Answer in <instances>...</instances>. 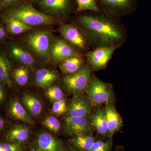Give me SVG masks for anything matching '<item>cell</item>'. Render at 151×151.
Returning <instances> with one entry per match:
<instances>
[{
  "mask_svg": "<svg viewBox=\"0 0 151 151\" xmlns=\"http://www.w3.org/2000/svg\"><path fill=\"white\" fill-rule=\"evenodd\" d=\"M78 22L101 45L111 46L122 39L121 31L104 15L81 16Z\"/></svg>",
  "mask_w": 151,
  "mask_h": 151,
  "instance_id": "cell-1",
  "label": "cell"
},
{
  "mask_svg": "<svg viewBox=\"0 0 151 151\" xmlns=\"http://www.w3.org/2000/svg\"><path fill=\"white\" fill-rule=\"evenodd\" d=\"M3 11V18H12L29 26L52 24L56 22L55 17L36 9L29 1H25Z\"/></svg>",
  "mask_w": 151,
  "mask_h": 151,
  "instance_id": "cell-2",
  "label": "cell"
},
{
  "mask_svg": "<svg viewBox=\"0 0 151 151\" xmlns=\"http://www.w3.org/2000/svg\"><path fill=\"white\" fill-rule=\"evenodd\" d=\"M25 41L29 48L42 59H47L50 55L52 42L51 35L47 31L31 32L26 37Z\"/></svg>",
  "mask_w": 151,
  "mask_h": 151,
  "instance_id": "cell-3",
  "label": "cell"
},
{
  "mask_svg": "<svg viewBox=\"0 0 151 151\" xmlns=\"http://www.w3.org/2000/svg\"><path fill=\"white\" fill-rule=\"evenodd\" d=\"M91 68L85 65L76 73L64 76L63 78V84L67 91L77 95L86 90L91 80Z\"/></svg>",
  "mask_w": 151,
  "mask_h": 151,
  "instance_id": "cell-4",
  "label": "cell"
},
{
  "mask_svg": "<svg viewBox=\"0 0 151 151\" xmlns=\"http://www.w3.org/2000/svg\"><path fill=\"white\" fill-rule=\"evenodd\" d=\"M31 1L36 4L42 12L55 17L65 18L73 11V0Z\"/></svg>",
  "mask_w": 151,
  "mask_h": 151,
  "instance_id": "cell-5",
  "label": "cell"
},
{
  "mask_svg": "<svg viewBox=\"0 0 151 151\" xmlns=\"http://www.w3.org/2000/svg\"><path fill=\"white\" fill-rule=\"evenodd\" d=\"M87 95L94 105L110 103L113 92L108 84L96 77L91 78L86 89Z\"/></svg>",
  "mask_w": 151,
  "mask_h": 151,
  "instance_id": "cell-6",
  "label": "cell"
},
{
  "mask_svg": "<svg viewBox=\"0 0 151 151\" xmlns=\"http://www.w3.org/2000/svg\"><path fill=\"white\" fill-rule=\"evenodd\" d=\"M64 129L68 136L86 134H89L92 131L91 119L88 116H67L64 123Z\"/></svg>",
  "mask_w": 151,
  "mask_h": 151,
  "instance_id": "cell-7",
  "label": "cell"
},
{
  "mask_svg": "<svg viewBox=\"0 0 151 151\" xmlns=\"http://www.w3.org/2000/svg\"><path fill=\"white\" fill-rule=\"evenodd\" d=\"M50 55L52 62L55 63L70 57L81 56L72 45L60 39L55 40L52 42Z\"/></svg>",
  "mask_w": 151,
  "mask_h": 151,
  "instance_id": "cell-8",
  "label": "cell"
},
{
  "mask_svg": "<svg viewBox=\"0 0 151 151\" xmlns=\"http://www.w3.org/2000/svg\"><path fill=\"white\" fill-rule=\"evenodd\" d=\"M58 31L65 41L71 45L83 49L86 47V40L80 30L73 24H62Z\"/></svg>",
  "mask_w": 151,
  "mask_h": 151,
  "instance_id": "cell-9",
  "label": "cell"
},
{
  "mask_svg": "<svg viewBox=\"0 0 151 151\" xmlns=\"http://www.w3.org/2000/svg\"><path fill=\"white\" fill-rule=\"evenodd\" d=\"M35 147L44 151H67L62 141L47 132L38 135Z\"/></svg>",
  "mask_w": 151,
  "mask_h": 151,
  "instance_id": "cell-10",
  "label": "cell"
},
{
  "mask_svg": "<svg viewBox=\"0 0 151 151\" xmlns=\"http://www.w3.org/2000/svg\"><path fill=\"white\" fill-rule=\"evenodd\" d=\"M116 47L114 45L103 47L89 52L87 58L93 68L99 69L105 67L116 49Z\"/></svg>",
  "mask_w": 151,
  "mask_h": 151,
  "instance_id": "cell-11",
  "label": "cell"
},
{
  "mask_svg": "<svg viewBox=\"0 0 151 151\" xmlns=\"http://www.w3.org/2000/svg\"><path fill=\"white\" fill-rule=\"evenodd\" d=\"M137 0H98L104 11L113 14H122L130 12L134 8Z\"/></svg>",
  "mask_w": 151,
  "mask_h": 151,
  "instance_id": "cell-12",
  "label": "cell"
},
{
  "mask_svg": "<svg viewBox=\"0 0 151 151\" xmlns=\"http://www.w3.org/2000/svg\"><path fill=\"white\" fill-rule=\"evenodd\" d=\"M92 111V106L85 99L75 95L68 103L67 116H88Z\"/></svg>",
  "mask_w": 151,
  "mask_h": 151,
  "instance_id": "cell-13",
  "label": "cell"
},
{
  "mask_svg": "<svg viewBox=\"0 0 151 151\" xmlns=\"http://www.w3.org/2000/svg\"><path fill=\"white\" fill-rule=\"evenodd\" d=\"M30 136V130L27 126L15 125L6 133L5 138L9 142L19 144L25 142Z\"/></svg>",
  "mask_w": 151,
  "mask_h": 151,
  "instance_id": "cell-14",
  "label": "cell"
},
{
  "mask_svg": "<svg viewBox=\"0 0 151 151\" xmlns=\"http://www.w3.org/2000/svg\"><path fill=\"white\" fill-rule=\"evenodd\" d=\"M107 119L109 137L119 131L122 126V119L115 108L110 104H107L105 108Z\"/></svg>",
  "mask_w": 151,
  "mask_h": 151,
  "instance_id": "cell-15",
  "label": "cell"
},
{
  "mask_svg": "<svg viewBox=\"0 0 151 151\" xmlns=\"http://www.w3.org/2000/svg\"><path fill=\"white\" fill-rule=\"evenodd\" d=\"M9 115L14 119L32 124L33 121L21 103L16 99L11 100L8 107Z\"/></svg>",
  "mask_w": 151,
  "mask_h": 151,
  "instance_id": "cell-16",
  "label": "cell"
},
{
  "mask_svg": "<svg viewBox=\"0 0 151 151\" xmlns=\"http://www.w3.org/2000/svg\"><path fill=\"white\" fill-rule=\"evenodd\" d=\"M58 78V74L55 71L45 68L37 70L35 74L36 85L42 88L50 86Z\"/></svg>",
  "mask_w": 151,
  "mask_h": 151,
  "instance_id": "cell-17",
  "label": "cell"
},
{
  "mask_svg": "<svg viewBox=\"0 0 151 151\" xmlns=\"http://www.w3.org/2000/svg\"><path fill=\"white\" fill-rule=\"evenodd\" d=\"M22 101L25 108L34 117L39 116L43 106L41 100L34 94H25L22 97Z\"/></svg>",
  "mask_w": 151,
  "mask_h": 151,
  "instance_id": "cell-18",
  "label": "cell"
},
{
  "mask_svg": "<svg viewBox=\"0 0 151 151\" xmlns=\"http://www.w3.org/2000/svg\"><path fill=\"white\" fill-rule=\"evenodd\" d=\"M91 119L93 127L103 138L106 137L108 135V130L105 110L98 108Z\"/></svg>",
  "mask_w": 151,
  "mask_h": 151,
  "instance_id": "cell-19",
  "label": "cell"
},
{
  "mask_svg": "<svg viewBox=\"0 0 151 151\" xmlns=\"http://www.w3.org/2000/svg\"><path fill=\"white\" fill-rule=\"evenodd\" d=\"M10 52L16 60L26 66H32L35 64V60L28 52L18 45H12Z\"/></svg>",
  "mask_w": 151,
  "mask_h": 151,
  "instance_id": "cell-20",
  "label": "cell"
},
{
  "mask_svg": "<svg viewBox=\"0 0 151 151\" xmlns=\"http://www.w3.org/2000/svg\"><path fill=\"white\" fill-rule=\"evenodd\" d=\"M83 60L80 57L68 58L60 63L59 67L65 75H70L78 72L82 68Z\"/></svg>",
  "mask_w": 151,
  "mask_h": 151,
  "instance_id": "cell-21",
  "label": "cell"
},
{
  "mask_svg": "<svg viewBox=\"0 0 151 151\" xmlns=\"http://www.w3.org/2000/svg\"><path fill=\"white\" fill-rule=\"evenodd\" d=\"M95 141L93 137L86 134L76 135L69 140L71 145L79 151H89Z\"/></svg>",
  "mask_w": 151,
  "mask_h": 151,
  "instance_id": "cell-22",
  "label": "cell"
},
{
  "mask_svg": "<svg viewBox=\"0 0 151 151\" xmlns=\"http://www.w3.org/2000/svg\"><path fill=\"white\" fill-rule=\"evenodd\" d=\"M4 19L8 31L12 34L19 35L32 29L31 27L12 18Z\"/></svg>",
  "mask_w": 151,
  "mask_h": 151,
  "instance_id": "cell-23",
  "label": "cell"
},
{
  "mask_svg": "<svg viewBox=\"0 0 151 151\" xmlns=\"http://www.w3.org/2000/svg\"><path fill=\"white\" fill-rule=\"evenodd\" d=\"M10 63L3 53L0 55V80L4 84L9 86H12V81L10 77L11 69Z\"/></svg>",
  "mask_w": 151,
  "mask_h": 151,
  "instance_id": "cell-24",
  "label": "cell"
},
{
  "mask_svg": "<svg viewBox=\"0 0 151 151\" xmlns=\"http://www.w3.org/2000/svg\"><path fill=\"white\" fill-rule=\"evenodd\" d=\"M12 75L16 83L20 86H24L28 82L29 72L25 66H20L14 69Z\"/></svg>",
  "mask_w": 151,
  "mask_h": 151,
  "instance_id": "cell-25",
  "label": "cell"
},
{
  "mask_svg": "<svg viewBox=\"0 0 151 151\" xmlns=\"http://www.w3.org/2000/svg\"><path fill=\"white\" fill-rule=\"evenodd\" d=\"M77 4V12L90 11L91 12H100L98 6V0H75Z\"/></svg>",
  "mask_w": 151,
  "mask_h": 151,
  "instance_id": "cell-26",
  "label": "cell"
},
{
  "mask_svg": "<svg viewBox=\"0 0 151 151\" xmlns=\"http://www.w3.org/2000/svg\"><path fill=\"white\" fill-rule=\"evenodd\" d=\"M46 94L48 99L53 103L63 98V94L62 90L56 85H51L47 87Z\"/></svg>",
  "mask_w": 151,
  "mask_h": 151,
  "instance_id": "cell-27",
  "label": "cell"
},
{
  "mask_svg": "<svg viewBox=\"0 0 151 151\" xmlns=\"http://www.w3.org/2000/svg\"><path fill=\"white\" fill-rule=\"evenodd\" d=\"M42 125L50 131L54 133H57L60 128L59 121L53 116H49L47 117L42 122Z\"/></svg>",
  "mask_w": 151,
  "mask_h": 151,
  "instance_id": "cell-28",
  "label": "cell"
},
{
  "mask_svg": "<svg viewBox=\"0 0 151 151\" xmlns=\"http://www.w3.org/2000/svg\"><path fill=\"white\" fill-rule=\"evenodd\" d=\"M112 137H109L106 142L95 141L89 151H109L112 147Z\"/></svg>",
  "mask_w": 151,
  "mask_h": 151,
  "instance_id": "cell-29",
  "label": "cell"
},
{
  "mask_svg": "<svg viewBox=\"0 0 151 151\" xmlns=\"http://www.w3.org/2000/svg\"><path fill=\"white\" fill-rule=\"evenodd\" d=\"M52 111L53 113L58 115H61L67 112L68 107L65 99L63 98L53 103Z\"/></svg>",
  "mask_w": 151,
  "mask_h": 151,
  "instance_id": "cell-30",
  "label": "cell"
},
{
  "mask_svg": "<svg viewBox=\"0 0 151 151\" xmlns=\"http://www.w3.org/2000/svg\"><path fill=\"white\" fill-rule=\"evenodd\" d=\"M1 151H23L22 148L19 144L9 142L3 143L0 145Z\"/></svg>",
  "mask_w": 151,
  "mask_h": 151,
  "instance_id": "cell-31",
  "label": "cell"
},
{
  "mask_svg": "<svg viewBox=\"0 0 151 151\" xmlns=\"http://www.w3.org/2000/svg\"><path fill=\"white\" fill-rule=\"evenodd\" d=\"M31 0H0V9L3 11L5 9L16 5L18 4L25 1H29Z\"/></svg>",
  "mask_w": 151,
  "mask_h": 151,
  "instance_id": "cell-32",
  "label": "cell"
},
{
  "mask_svg": "<svg viewBox=\"0 0 151 151\" xmlns=\"http://www.w3.org/2000/svg\"><path fill=\"white\" fill-rule=\"evenodd\" d=\"M6 33L5 29L4 27L2 25H1L0 27V39L1 40H2L5 37Z\"/></svg>",
  "mask_w": 151,
  "mask_h": 151,
  "instance_id": "cell-33",
  "label": "cell"
},
{
  "mask_svg": "<svg viewBox=\"0 0 151 151\" xmlns=\"http://www.w3.org/2000/svg\"><path fill=\"white\" fill-rule=\"evenodd\" d=\"M5 99V93L4 92V89L1 84L0 85V101L1 103L4 102Z\"/></svg>",
  "mask_w": 151,
  "mask_h": 151,
  "instance_id": "cell-34",
  "label": "cell"
},
{
  "mask_svg": "<svg viewBox=\"0 0 151 151\" xmlns=\"http://www.w3.org/2000/svg\"><path fill=\"white\" fill-rule=\"evenodd\" d=\"M67 151H79L77 149H76L75 147L71 145H68L67 146Z\"/></svg>",
  "mask_w": 151,
  "mask_h": 151,
  "instance_id": "cell-35",
  "label": "cell"
},
{
  "mask_svg": "<svg viewBox=\"0 0 151 151\" xmlns=\"http://www.w3.org/2000/svg\"><path fill=\"white\" fill-rule=\"evenodd\" d=\"M4 119L1 117V119H0V129L1 131L4 129Z\"/></svg>",
  "mask_w": 151,
  "mask_h": 151,
  "instance_id": "cell-36",
  "label": "cell"
},
{
  "mask_svg": "<svg viewBox=\"0 0 151 151\" xmlns=\"http://www.w3.org/2000/svg\"><path fill=\"white\" fill-rule=\"evenodd\" d=\"M30 151H44L42 150H40V149L35 148H32L31 149Z\"/></svg>",
  "mask_w": 151,
  "mask_h": 151,
  "instance_id": "cell-37",
  "label": "cell"
}]
</instances>
